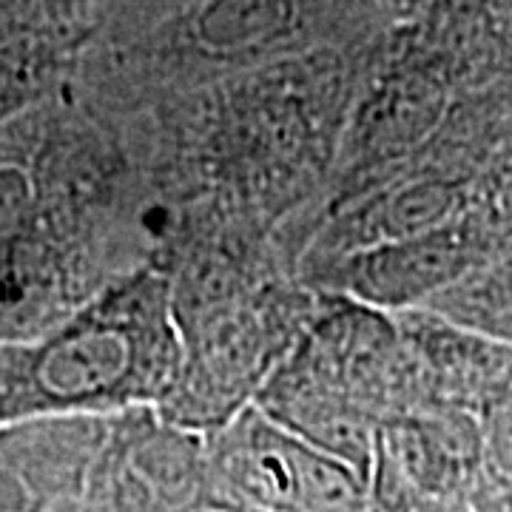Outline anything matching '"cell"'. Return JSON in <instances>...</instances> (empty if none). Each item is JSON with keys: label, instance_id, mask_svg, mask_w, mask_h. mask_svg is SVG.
<instances>
[{"label": "cell", "instance_id": "cell-5", "mask_svg": "<svg viewBox=\"0 0 512 512\" xmlns=\"http://www.w3.org/2000/svg\"><path fill=\"white\" fill-rule=\"evenodd\" d=\"M427 308L458 328L512 348V256L487 259L433 296Z\"/></svg>", "mask_w": 512, "mask_h": 512}, {"label": "cell", "instance_id": "cell-6", "mask_svg": "<svg viewBox=\"0 0 512 512\" xmlns=\"http://www.w3.org/2000/svg\"><path fill=\"white\" fill-rule=\"evenodd\" d=\"M291 0H211L200 37L217 49H242L271 40L291 23Z\"/></svg>", "mask_w": 512, "mask_h": 512}, {"label": "cell", "instance_id": "cell-11", "mask_svg": "<svg viewBox=\"0 0 512 512\" xmlns=\"http://www.w3.org/2000/svg\"><path fill=\"white\" fill-rule=\"evenodd\" d=\"M200 512H251V510H242V507H231V504H222V501H211V504H205Z\"/></svg>", "mask_w": 512, "mask_h": 512}, {"label": "cell", "instance_id": "cell-7", "mask_svg": "<svg viewBox=\"0 0 512 512\" xmlns=\"http://www.w3.org/2000/svg\"><path fill=\"white\" fill-rule=\"evenodd\" d=\"M458 191L453 185L444 183H421L413 188H404L399 197L387 202V239H404L441 228L456 220Z\"/></svg>", "mask_w": 512, "mask_h": 512}, {"label": "cell", "instance_id": "cell-9", "mask_svg": "<svg viewBox=\"0 0 512 512\" xmlns=\"http://www.w3.org/2000/svg\"><path fill=\"white\" fill-rule=\"evenodd\" d=\"M476 413L481 421V441H484V473H487L484 501H487L512 484V387H495L478 404Z\"/></svg>", "mask_w": 512, "mask_h": 512}, {"label": "cell", "instance_id": "cell-8", "mask_svg": "<svg viewBox=\"0 0 512 512\" xmlns=\"http://www.w3.org/2000/svg\"><path fill=\"white\" fill-rule=\"evenodd\" d=\"M433 111H436L433 89L416 80H404L379 94V100L370 111V123H373V131L384 140V146L387 140L410 143L413 137H419L421 128L430 123Z\"/></svg>", "mask_w": 512, "mask_h": 512}, {"label": "cell", "instance_id": "cell-4", "mask_svg": "<svg viewBox=\"0 0 512 512\" xmlns=\"http://www.w3.org/2000/svg\"><path fill=\"white\" fill-rule=\"evenodd\" d=\"M484 262L476 228L453 220L416 237L384 239L359 254L350 262L348 285L359 299L379 308L427 305Z\"/></svg>", "mask_w": 512, "mask_h": 512}, {"label": "cell", "instance_id": "cell-3", "mask_svg": "<svg viewBox=\"0 0 512 512\" xmlns=\"http://www.w3.org/2000/svg\"><path fill=\"white\" fill-rule=\"evenodd\" d=\"M106 441L92 419L3 427L0 512H57L83 498Z\"/></svg>", "mask_w": 512, "mask_h": 512}, {"label": "cell", "instance_id": "cell-1", "mask_svg": "<svg viewBox=\"0 0 512 512\" xmlns=\"http://www.w3.org/2000/svg\"><path fill=\"white\" fill-rule=\"evenodd\" d=\"M211 501L251 512H365L367 484L350 464L245 407L211 441Z\"/></svg>", "mask_w": 512, "mask_h": 512}, {"label": "cell", "instance_id": "cell-2", "mask_svg": "<svg viewBox=\"0 0 512 512\" xmlns=\"http://www.w3.org/2000/svg\"><path fill=\"white\" fill-rule=\"evenodd\" d=\"M163 302L151 311L94 313L63 330L37 356L35 379L40 399L55 410H94L163 393L177 362H168Z\"/></svg>", "mask_w": 512, "mask_h": 512}, {"label": "cell", "instance_id": "cell-10", "mask_svg": "<svg viewBox=\"0 0 512 512\" xmlns=\"http://www.w3.org/2000/svg\"><path fill=\"white\" fill-rule=\"evenodd\" d=\"M476 512H512V484L507 490L495 493L493 498H487Z\"/></svg>", "mask_w": 512, "mask_h": 512}]
</instances>
